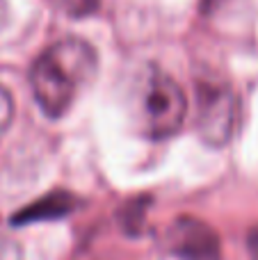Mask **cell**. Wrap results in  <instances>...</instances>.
I'll use <instances>...</instances> for the list:
<instances>
[{
    "label": "cell",
    "mask_w": 258,
    "mask_h": 260,
    "mask_svg": "<svg viewBox=\"0 0 258 260\" xmlns=\"http://www.w3.org/2000/svg\"><path fill=\"white\" fill-rule=\"evenodd\" d=\"M187 99L181 85L160 69H149L137 89V121L144 137L165 142L181 130Z\"/></svg>",
    "instance_id": "2"
},
{
    "label": "cell",
    "mask_w": 258,
    "mask_h": 260,
    "mask_svg": "<svg viewBox=\"0 0 258 260\" xmlns=\"http://www.w3.org/2000/svg\"><path fill=\"white\" fill-rule=\"evenodd\" d=\"M99 0H69V12L73 16H80V14H89L96 9Z\"/></svg>",
    "instance_id": "7"
},
{
    "label": "cell",
    "mask_w": 258,
    "mask_h": 260,
    "mask_svg": "<svg viewBox=\"0 0 258 260\" xmlns=\"http://www.w3.org/2000/svg\"><path fill=\"white\" fill-rule=\"evenodd\" d=\"M76 210V197L67 189H53V192L39 197L37 201L23 206L16 215L12 217L14 226H27L37 221H53L71 215Z\"/></svg>",
    "instance_id": "5"
},
{
    "label": "cell",
    "mask_w": 258,
    "mask_h": 260,
    "mask_svg": "<svg viewBox=\"0 0 258 260\" xmlns=\"http://www.w3.org/2000/svg\"><path fill=\"white\" fill-rule=\"evenodd\" d=\"M14 121V99L3 85H0V139L9 130Z\"/></svg>",
    "instance_id": "6"
},
{
    "label": "cell",
    "mask_w": 258,
    "mask_h": 260,
    "mask_svg": "<svg viewBox=\"0 0 258 260\" xmlns=\"http://www.w3.org/2000/svg\"><path fill=\"white\" fill-rule=\"evenodd\" d=\"M197 135L208 146L222 148L238 128V96L227 85L197 87Z\"/></svg>",
    "instance_id": "3"
},
{
    "label": "cell",
    "mask_w": 258,
    "mask_h": 260,
    "mask_svg": "<svg viewBox=\"0 0 258 260\" xmlns=\"http://www.w3.org/2000/svg\"><path fill=\"white\" fill-rule=\"evenodd\" d=\"M7 21H9V5L7 0H0V27L7 25Z\"/></svg>",
    "instance_id": "9"
},
{
    "label": "cell",
    "mask_w": 258,
    "mask_h": 260,
    "mask_svg": "<svg viewBox=\"0 0 258 260\" xmlns=\"http://www.w3.org/2000/svg\"><path fill=\"white\" fill-rule=\"evenodd\" d=\"M165 247L178 260H222L219 235L197 217H176L167 229Z\"/></svg>",
    "instance_id": "4"
},
{
    "label": "cell",
    "mask_w": 258,
    "mask_h": 260,
    "mask_svg": "<svg viewBox=\"0 0 258 260\" xmlns=\"http://www.w3.org/2000/svg\"><path fill=\"white\" fill-rule=\"evenodd\" d=\"M96 64V50L78 37H69L46 48L30 71L32 94L41 112L48 119L64 117L91 82Z\"/></svg>",
    "instance_id": "1"
},
{
    "label": "cell",
    "mask_w": 258,
    "mask_h": 260,
    "mask_svg": "<svg viewBox=\"0 0 258 260\" xmlns=\"http://www.w3.org/2000/svg\"><path fill=\"white\" fill-rule=\"evenodd\" d=\"M247 253H249V260H258V226L247 235Z\"/></svg>",
    "instance_id": "8"
},
{
    "label": "cell",
    "mask_w": 258,
    "mask_h": 260,
    "mask_svg": "<svg viewBox=\"0 0 258 260\" xmlns=\"http://www.w3.org/2000/svg\"><path fill=\"white\" fill-rule=\"evenodd\" d=\"M219 3H222V0H204V9H206V12H210V9L217 7Z\"/></svg>",
    "instance_id": "10"
}]
</instances>
